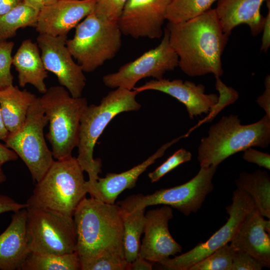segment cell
<instances>
[{"label":"cell","mask_w":270,"mask_h":270,"mask_svg":"<svg viewBox=\"0 0 270 270\" xmlns=\"http://www.w3.org/2000/svg\"><path fill=\"white\" fill-rule=\"evenodd\" d=\"M238 188L246 193L252 200L262 215L270 218V178L265 170L252 173L242 172L236 180Z\"/></svg>","instance_id":"25"},{"label":"cell","mask_w":270,"mask_h":270,"mask_svg":"<svg viewBox=\"0 0 270 270\" xmlns=\"http://www.w3.org/2000/svg\"><path fill=\"white\" fill-rule=\"evenodd\" d=\"M26 234L30 252L64 254L76 250L72 216L49 209L26 208Z\"/></svg>","instance_id":"8"},{"label":"cell","mask_w":270,"mask_h":270,"mask_svg":"<svg viewBox=\"0 0 270 270\" xmlns=\"http://www.w3.org/2000/svg\"><path fill=\"white\" fill-rule=\"evenodd\" d=\"M185 136L184 135L182 136L163 144L146 160L129 170L120 174L108 173L104 178H99L92 184L85 182L87 193L91 197L105 203L114 204L120 194L126 189L134 187L140 175L157 159L162 156L168 148Z\"/></svg>","instance_id":"19"},{"label":"cell","mask_w":270,"mask_h":270,"mask_svg":"<svg viewBox=\"0 0 270 270\" xmlns=\"http://www.w3.org/2000/svg\"><path fill=\"white\" fill-rule=\"evenodd\" d=\"M153 262H150L138 256L131 262L129 263L128 270H151Z\"/></svg>","instance_id":"40"},{"label":"cell","mask_w":270,"mask_h":270,"mask_svg":"<svg viewBox=\"0 0 270 270\" xmlns=\"http://www.w3.org/2000/svg\"><path fill=\"white\" fill-rule=\"evenodd\" d=\"M37 97L26 90L13 84L0 90V108L4 125L8 132L24 124L30 106Z\"/></svg>","instance_id":"24"},{"label":"cell","mask_w":270,"mask_h":270,"mask_svg":"<svg viewBox=\"0 0 270 270\" xmlns=\"http://www.w3.org/2000/svg\"><path fill=\"white\" fill-rule=\"evenodd\" d=\"M256 103L266 112V115L270 117V76L267 75L264 79V90L256 100Z\"/></svg>","instance_id":"37"},{"label":"cell","mask_w":270,"mask_h":270,"mask_svg":"<svg viewBox=\"0 0 270 270\" xmlns=\"http://www.w3.org/2000/svg\"><path fill=\"white\" fill-rule=\"evenodd\" d=\"M133 90L138 93L156 90L172 96L185 106L190 119L202 114H208L218 100V96L215 94H206L203 84L180 79L152 80Z\"/></svg>","instance_id":"17"},{"label":"cell","mask_w":270,"mask_h":270,"mask_svg":"<svg viewBox=\"0 0 270 270\" xmlns=\"http://www.w3.org/2000/svg\"><path fill=\"white\" fill-rule=\"evenodd\" d=\"M235 252L227 244L193 265L189 270H230Z\"/></svg>","instance_id":"29"},{"label":"cell","mask_w":270,"mask_h":270,"mask_svg":"<svg viewBox=\"0 0 270 270\" xmlns=\"http://www.w3.org/2000/svg\"><path fill=\"white\" fill-rule=\"evenodd\" d=\"M27 207L26 203H18L8 196L0 195V214L10 211L16 212Z\"/></svg>","instance_id":"38"},{"label":"cell","mask_w":270,"mask_h":270,"mask_svg":"<svg viewBox=\"0 0 270 270\" xmlns=\"http://www.w3.org/2000/svg\"><path fill=\"white\" fill-rule=\"evenodd\" d=\"M128 0H96L94 12L104 22H118Z\"/></svg>","instance_id":"33"},{"label":"cell","mask_w":270,"mask_h":270,"mask_svg":"<svg viewBox=\"0 0 270 270\" xmlns=\"http://www.w3.org/2000/svg\"><path fill=\"white\" fill-rule=\"evenodd\" d=\"M124 230V258L128 263L138 256L145 222V209L140 203L138 194L130 196L117 203Z\"/></svg>","instance_id":"23"},{"label":"cell","mask_w":270,"mask_h":270,"mask_svg":"<svg viewBox=\"0 0 270 270\" xmlns=\"http://www.w3.org/2000/svg\"><path fill=\"white\" fill-rule=\"evenodd\" d=\"M18 157L14 150L0 142V168L4 163L16 160Z\"/></svg>","instance_id":"41"},{"label":"cell","mask_w":270,"mask_h":270,"mask_svg":"<svg viewBox=\"0 0 270 270\" xmlns=\"http://www.w3.org/2000/svg\"><path fill=\"white\" fill-rule=\"evenodd\" d=\"M8 134V132L6 129L2 120L0 108V140L4 141Z\"/></svg>","instance_id":"44"},{"label":"cell","mask_w":270,"mask_h":270,"mask_svg":"<svg viewBox=\"0 0 270 270\" xmlns=\"http://www.w3.org/2000/svg\"><path fill=\"white\" fill-rule=\"evenodd\" d=\"M48 122L40 97H37L30 106L22 126L15 132H8L4 140L5 145L24 162L36 182L40 180L54 160L44 134Z\"/></svg>","instance_id":"9"},{"label":"cell","mask_w":270,"mask_h":270,"mask_svg":"<svg viewBox=\"0 0 270 270\" xmlns=\"http://www.w3.org/2000/svg\"><path fill=\"white\" fill-rule=\"evenodd\" d=\"M12 64L18 72L20 87L30 84L42 94L46 91L44 80L48 78V71L36 43L30 39L23 40L12 57Z\"/></svg>","instance_id":"22"},{"label":"cell","mask_w":270,"mask_h":270,"mask_svg":"<svg viewBox=\"0 0 270 270\" xmlns=\"http://www.w3.org/2000/svg\"><path fill=\"white\" fill-rule=\"evenodd\" d=\"M232 200V204L226 208L229 215L226 222L206 241L198 244L186 253L160 262L164 269L189 270L193 265L230 242L246 216L256 208L252 198L238 188L234 192Z\"/></svg>","instance_id":"11"},{"label":"cell","mask_w":270,"mask_h":270,"mask_svg":"<svg viewBox=\"0 0 270 270\" xmlns=\"http://www.w3.org/2000/svg\"><path fill=\"white\" fill-rule=\"evenodd\" d=\"M270 144V117L242 124L237 115L222 116L202 138L198 160L200 167L218 166L234 154L250 147L266 148Z\"/></svg>","instance_id":"3"},{"label":"cell","mask_w":270,"mask_h":270,"mask_svg":"<svg viewBox=\"0 0 270 270\" xmlns=\"http://www.w3.org/2000/svg\"><path fill=\"white\" fill-rule=\"evenodd\" d=\"M26 208L14 212L6 230L0 234V270H20L30 252L26 234Z\"/></svg>","instance_id":"21"},{"label":"cell","mask_w":270,"mask_h":270,"mask_svg":"<svg viewBox=\"0 0 270 270\" xmlns=\"http://www.w3.org/2000/svg\"><path fill=\"white\" fill-rule=\"evenodd\" d=\"M6 180V176L4 173L2 168H0V184L4 182Z\"/></svg>","instance_id":"45"},{"label":"cell","mask_w":270,"mask_h":270,"mask_svg":"<svg viewBox=\"0 0 270 270\" xmlns=\"http://www.w3.org/2000/svg\"><path fill=\"white\" fill-rule=\"evenodd\" d=\"M192 157L190 152L183 148H180L156 170L150 172L148 178L152 182H156L179 165L190 161Z\"/></svg>","instance_id":"34"},{"label":"cell","mask_w":270,"mask_h":270,"mask_svg":"<svg viewBox=\"0 0 270 270\" xmlns=\"http://www.w3.org/2000/svg\"><path fill=\"white\" fill-rule=\"evenodd\" d=\"M266 2L268 10L264 18L260 47V50L264 52H266L270 46V0H267Z\"/></svg>","instance_id":"39"},{"label":"cell","mask_w":270,"mask_h":270,"mask_svg":"<svg viewBox=\"0 0 270 270\" xmlns=\"http://www.w3.org/2000/svg\"><path fill=\"white\" fill-rule=\"evenodd\" d=\"M14 44L12 41L0 40V90L13 84L14 77L10 68Z\"/></svg>","instance_id":"32"},{"label":"cell","mask_w":270,"mask_h":270,"mask_svg":"<svg viewBox=\"0 0 270 270\" xmlns=\"http://www.w3.org/2000/svg\"><path fill=\"white\" fill-rule=\"evenodd\" d=\"M171 0H128L118 22L122 34L134 38H161Z\"/></svg>","instance_id":"14"},{"label":"cell","mask_w":270,"mask_h":270,"mask_svg":"<svg viewBox=\"0 0 270 270\" xmlns=\"http://www.w3.org/2000/svg\"><path fill=\"white\" fill-rule=\"evenodd\" d=\"M84 171L72 156L54 160L32 191L28 207L50 210L72 216L87 194Z\"/></svg>","instance_id":"5"},{"label":"cell","mask_w":270,"mask_h":270,"mask_svg":"<svg viewBox=\"0 0 270 270\" xmlns=\"http://www.w3.org/2000/svg\"><path fill=\"white\" fill-rule=\"evenodd\" d=\"M172 217V208L166 205L145 214L144 237L139 256L160 263L182 252V246L174 239L168 230V222Z\"/></svg>","instance_id":"15"},{"label":"cell","mask_w":270,"mask_h":270,"mask_svg":"<svg viewBox=\"0 0 270 270\" xmlns=\"http://www.w3.org/2000/svg\"><path fill=\"white\" fill-rule=\"evenodd\" d=\"M75 28L73 38L66 44L84 72L94 71L114 58L120 48L122 34L118 22L102 20L94 12Z\"/></svg>","instance_id":"7"},{"label":"cell","mask_w":270,"mask_h":270,"mask_svg":"<svg viewBox=\"0 0 270 270\" xmlns=\"http://www.w3.org/2000/svg\"><path fill=\"white\" fill-rule=\"evenodd\" d=\"M96 0H57L39 12L36 30L39 34L67 36L94 12Z\"/></svg>","instance_id":"16"},{"label":"cell","mask_w":270,"mask_h":270,"mask_svg":"<svg viewBox=\"0 0 270 270\" xmlns=\"http://www.w3.org/2000/svg\"><path fill=\"white\" fill-rule=\"evenodd\" d=\"M66 36L39 34L36 44L47 71L53 73L60 86L73 98L82 96L86 78L81 66L75 61L66 46Z\"/></svg>","instance_id":"13"},{"label":"cell","mask_w":270,"mask_h":270,"mask_svg":"<svg viewBox=\"0 0 270 270\" xmlns=\"http://www.w3.org/2000/svg\"><path fill=\"white\" fill-rule=\"evenodd\" d=\"M217 166L200 167L198 174L182 184L162 188L146 196L138 194L140 204L146 208L163 204L176 208L186 216L196 212L214 189L212 178Z\"/></svg>","instance_id":"12"},{"label":"cell","mask_w":270,"mask_h":270,"mask_svg":"<svg viewBox=\"0 0 270 270\" xmlns=\"http://www.w3.org/2000/svg\"><path fill=\"white\" fill-rule=\"evenodd\" d=\"M236 251L246 252L263 267L270 268V220L256 208L246 216L230 242Z\"/></svg>","instance_id":"18"},{"label":"cell","mask_w":270,"mask_h":270,"mask_svg":"<svg viewBox=\"0 0 270 270\" xmlns=\"http://www.w3.org/2000/svg\"><path fill=\"white\" fill-rule=\"evenodd\" d=\"M22 2V0H0V16L6 14Z\"/></svg>","instance_id":"42"},{"label":"cell","mask_w":270,"mask_h":270,"mask_svg":"<svg viewBox=\"0 0 270 270\" xmlns=\"http://www.w3.org/2000/svg\"><path fill=\"white\" fill-rule=\"evenodd\" d=\"M28 6L40 10L44 6V0H22Z\"/></svg>","instance_id":"43"},{"label":"cell","mask_w":270,"mask_h":270,"mask_svg":"<svg viewBox=\"0 0 270 270\" xmlns=\"http://www.w3.org/2000/svg\"><path fill=\"white\" fill-rule=\"evenodd\" d=\"M242 158L248 162L256 164L268 170L270 169L269 154L258 151L250 147L244 151Z\"/></svg>","instance_id":"36"},{"label":"cell","mask_w":270,"mask_h":270,"mask_svg":"<svg viewBox=\"0 0 270 270\" xmlns=\"http://www.w3.org/2000/svg\"><path fill=\"white\" fill-rule=\"evenodd\" d=\"M80 258L76 252L64 254L30 252L20 270H79Z\"/></svg>","instance_id":"26"},{"label":"cell","mask_w":270,"mask_h":270,"mask_svg":"<svg viewBox=\"0 0 270 270\" xmlns=\"http://www.w3.org/2000/svg\"><path fill=\"white\" fill-rule=\"evenodd\" d=\"M166 29L178 66L185 74H223L222 56L228 36L223 32L214 8L184 22H168Z\"/></svg>","instance_id":"1"},{"label":"cell","mask_w":270,"mask_h":270,"mask_svg":"<svg viewBox=\"0 0 270 270\" xmlns=\"http://www.w3.org/2000/svg\"><path fill=\"white\" fill-rule=\"evenodd\" d=\"M80 262L81 270H128L129 264L124 256L111 253Z\"/></svg>","instance_id":"30"},{"label":"cell","mask_w":270,"mask_h":270,"mask_svg":"<svg viewBox=\"0 0 270 270\" xmlns=\"http://www.w3.org/2000/svg\"><path fill=\"white\" fill-rule=\"evenodd\" d=\"M80 262L105 253L124 256V230L118 206L85 197L74 215Z\"/></svg>","instance_id":"2"},{"label":"cell","mask_w":270,"mask_h":270,"mask_svg":"<svg viewBox=\"0 0 270 270\" xmlns=\"http://www.w3.org/2000/svg\"><path fill=\"white\" fill-rule=\"evenodd\" d=\"M138 94L134 90L116 88L104 96L98 105H88L84 109L80 120L76 159L82 170L88 174L87 184L96 182L102 172L101 160L93 157L97 140L116 115L140 108V104L136 100Z\"/></svg>","instance_id":"4"},{"label":"cell","mask_w":270,"mask_h":270,"mask_svg":"<svg viewBox=\"0 0 270 270\" xmlns=\"http://www.w3.org/2000/svg\"><path fill=\"white\" fill-rule=\"evenodd\" d=\"M267 0H218L214 8L223 32L228 36L240 24H246L254 36L262 32L264 18L261 7Z\"/></svg>","instance_id":"20"},{"label":"cell","mask_w":270,"mask_h":270,"mask_svg":"<svg viewBox=\"0 0 270 270\" xmlns=\"http://www.w3.org/2000/svg\"><path fill=\"white\" fill-rule=\"evenodd\" d=\"M40 100L49 123L46 138L54 158L58 160L72 156L78 144L80 120L88 106L87 100L73 98L62 86L47 88Z\"/></svg>","instance_id":"6"},{"label":"cell","mask_w":270,"mask_h":270,"mask_svg":"<svg viewBox=\"0 0 270 270\" xmlns=\"http://www.w3.org/2000/svg\"><path fill=\"white\" fill-rule=\"evenodd\" d=\"M57 0H44V6L51 4Z\"/></svg>","instance_id":"46"},{"label":"cell","mask_w":270,"mask_h":270,"mask_svg":"<svg viewBox=\"0 0 270 270\" xmlns=\"http://www.w3.org/2000/svg\"><path fill=\"white\" fill-rule=\"evenodd\" d=\"M178 64V55L170 44L166 28L160 42L156 48L122 65L116 72L104 75L102 82L109 88L132 90L142 78H162L166 72L174 70Z\"/></svg>","instance_id":"10"},{"label":"cell","mask_w":270,"mask_h":270,"mask_svg":"<svg viewBox=\"0 0 270 270\" xmlns=\"http://www.w3.org/2000/svg\"><path fill=\"white\" fill-rule=\"evenodd\" d=\"M220 78L216 77V88L219 93L217 102L208 113V116L198 122V126L212 121L222 109L226 106L233 104L238 98V93L232 88L225 84Z\"/></svg>","instance_id":"31"},{"label":"cell","mask_w":270,"mask_h":270,"mask_svg":"<svg viewBox=\"0 0 270 270\" xmlns=\"http://www.w3.org/2000/svg\"><path fill=\"white\" fill-rule=\"evenodd\" d=\"M262 264L248 253L236 251L230 270H261Z\"/></svg>","instance_id":"35"},{"label":"cell","mask_w":270,"mask_h":270,"mask_svg":"<svg viewBox=\"0 0 270 270\" xmlns=\"http://www.w3.org/2000/svg\"><path fill=\"white\" fill-rule=\"evenodd\" d=\"M40 10L21 2L6 14L0 16V40L16 34L20 28L36 27Z\"/></svg>","instance_id":"27"},{"label":"cell","mask_w":270,"mask_h":270,"mask_svg":"<svg viewBox=\"0 0 270 270\" xmlns=\"http://www.w3.org/2000/svg\"><path fill=\"white\" fill-rule=\"evenodd\" d=\"M218 0H172L166 19L168 22L179 23L200 15L211 8Z\"/></svg>","instance_id":"28"}]
</instances>
